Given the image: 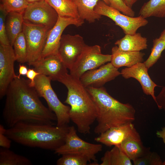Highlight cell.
<instances>
[{
    "instance_id": "obj_26",
    "label": "cell",
    "mask_w": 165,
    "mask_h": 165,
    "mask_svg": "<svg viewBox=\"0 0 165 165\" xmlns=\"http://www.w3.org/2000/svg\"><path fill=\"white\" fill-rule=\"evenodd\" d=\"M31 161L26 157L20 155L9 148H2L0 150V165H31Z\"/></svg>"
},
{
    "instance_id": "obj_9",
    "label": "cell",
    "mask_w": 165,
    "mask_h": 165,
    "mask_svg": "<svg viewBox=\"0 0 165 165\" xmlns=\"http://www.w3.org/2000/svg\"><path fill=\"white\" fill-rule=\"evenodd\" d=\"M50 30L43 26L24 22L22 31L27 43V63L29 65L40 59Z\"/></svg>"
},
{
    "instance_id": "obj_32",
    "label": "cell",
    "mask_w": 165,
    "mask_h": 165,
    "mask_svg": "<svg viewBox=\"0 0 165 165\" xmlns=\"http://www.w3.org/2000/svg\"><path fill=\"white\" fill-rule=\"evenodd\" d=\"M8 13L5 10L0 8V45H10L6 27V19Z\"/></svg>"
},
{
    "instance_id": "obj_27",
    "label": "cell",
    "mask_w": 165,
    "mask_h": 165,
    "mask_svg": "<svg viewBox=\"0 0 165 165\" xmlns=\"http://www.w3.org/2000/svg\"><path fill=\"white\" fill-rule=\"evenodd\" d=\"M13 47L16 61L20 64L27 62V47L25 36L23 31L16 37Z\"/></svg>"
},
{
    "instance_id": "obj_36",
    "label": "cell",
    "mask_w": 165,
    "mask_h": 165,
    "mask_svg": "<svg viewBox=\"0 0 165 165\" xmlns=\"http://www.w3.org/2000/svg\"><path fill=\"white\" fill-rule=\"evenodd\" d=\"M39 74H40L35 71L34 68L28 69L26 75L30 81V84L31 86L34 87L35 79L36 77Z\"/></svg>"
},
{
    "instance_id": "obj_11",
    "label": "cell",
    "mask_w": 165,
    "mask_h": 165,
    "mask_svg": "<svg viewBox=\"0 0 165 165\" xmlns=\"http://www.w3.org/2000/svg\"><path fill=\"white\" fill-rule=\"evenodd\" d=\"M86 45L82 37L79 34L62 35L57 54L67 68L70 70Z\"/></svg>"
},
{
    "instance_id": "obj_37",
    "label": "cell",
    "mask_w": 165,
    "mask_h": 165,
    "mask_svg": "<svg viewBox=\"0 0 165 165\" xmlns=\"http://www.w3.org/2000/svg\"><path fill=\"white\" fill-rule=\"evenodd\" d=\"M28 70L27 67L24 65L20 64L19 65V75H17L18 78L20 77L21 75H26L28 72Z\"/></svg>"
},
{
    "instance_id": "obj_31",
    "label": "cell",
    "mask_w": 165,
    "mask_h": 165,
    "mask_svg": "<svg viewBox=\"0 0 165 165\" xmlns=\"http://www.w3.org/2000/svg\"><path fill=\"white\" fill-rule=\"evenodd\" d=\"M134 165H163L160 156L155 152L150 151L144 156L133 161Z\"/></svg>"
},
{
    "instance_id": "obj_20",
    "label": "cell",
    "mask_w": 165,
    "mask_h": 165,
    "mask_svg": "<svg viewBox=\"0 0 165 165\" xmlns=\"http://www.w3.org/2000/svg\"><path fill=\"white\" fill-rule=\"evenodd\" d=\"M24 22L23 13L12 12L7 15L6 31L10 44L12 46L16 37L23 31Z\"/></svg>"
},
{
    "instance_id": "obj_16",
    "label": "cell",
    "mask_w": 165,
    "mask_h": 165,
    "mask_svg": "<svg viewBox=\"0 0 165 165\" xmlns=\"http://www.w3.org/2000/svg\"><path fill=\"white\" fill-rule=\"evenodd\" d=\"M40 74L49 77L51 80H59L68 73L67 68L57 54L38 60L29 65Z\"/></svg>"
},
{
    "instance_id": "obj_5",
    "label": "cell",
    "mask_w": 165,
    "mask_h": 165,
    "mask_svg": "<svg viewBox=\"0 0 165 165\" xmlns=\"http://www.w3.org/2000/svg\"><path fill=\"white\" fill-rule=\"evenodd\" d=\"M51 79L46 75L39 74L35 78L34 87L40 97L46 101L49 108L57 117V125H68L70 120V107L62 103L59 99L51 84Z\"/></svg>"
},
{
    "instance_id": "obj_13",
    "label": "cell",
    "mask_w": 165,
    "mask_h": 165,
    "mask_svg": "<svg viewBox=\"0 0 165 165\" xmlns=\"http://www.w3.org/2000/svg\"><path fill=\"white\" fill-rule=\"evenodd\" d=\"M16 59L13 47L0 45V98L6 95L9 84L17 76L14 72Z\"/></svg>"
},
{
    "instance_id": "obj_17",
    "label": "cell",
    "mask_w": 165,
    "mask_h": 165,
    "mask_svg": "<svg viewBox=\"0 0 165 165\" xmlns=\"http://www.w3.org/2000/svg\"><path fill=\"white\" fill-rule=\"evenodd\" d=\"M148 70L144 63L140 62L131 67L122 69L121 75L126 79L132 78L137 80L140 84L144 93L151 96L155 102L154 89L158 85L151 79Z\"/></svg>"
},
{
    "instance_id": "obj_4",
    "label": "cell",
    "mask_w": 165,
    "mask_h": 165,
    "mask_svg": "<svg viewBox=\"0 0 165 165\" xmlns=\"http://www.w3.org/2000/svg\"><path fill=\"white\" fill-rule=\"evenodd\" d=\"M96 106L97 125L94 129L100 134L110 128L132 123L135 110L129 103H122L111 96L103 87H86Z\"/></svg>"
},
{
    "instance_id": "obj_30",
    "label": "cell",
    "mask_w": 165,
    "mask_h": 165,
    "mask_svg": "<svg viewBox=\"0 0 165 165\" xmlns=\"http://www.w3.org/2000/svg\"><path fill=\"white\" fill-rule=\"evenodd\" d=\"M0 8L8 13L16 12L23 13L29 4L26 0H1Z\"/></svg>"
},
{
    "instance_id": "obj_8",
    "label": "cell",
    "mask_w": 165,
    "mask_h": 165,
    "mask_svg": "<svg viewBox=\"0 0 165 165\" xmlns=\"http://www.w3.org/2000/svg\"><path fill=\"white\" fill-rule=\"evenodd\" d=\"M111 55L101 53L98 45L86 46L79 58L69 70L70 74L80 79L86 72L97 68L105 63L111 62Z\"/></svg>"
},
{
    "instance_id": "obj_6",
    "label": "cell",
    "mask_w": 165,
    "mask_h": 165,
    "mask_svg": "<svg viewBox=\"0 0 165 165\" xmlns=\"http://www.w3.org/2000/svg\"><path fill=\"white\" fill-rule=\"evenodd\" d=\"M94 11L98 15L112 19L122 28L125 34H134L139 28L145 26L148 23L146 18L141 16L135 17L126 15L102 1L97 3Z\"/></svg>"
},
{
    "instance_id": "obj_41",
    "label": "cell",
    "mask_w": 165,
    "mask_h": 165,
    "mask_svg": "<svg viewBox=\"0 0 165 165\" xmlns=\"http://www.w3.org/2000/svg\"><path fill=\"white\" fill-rule=\"evenodd\" d=\"M159 38L165 41V29L161 33Z\"/></svg>"
},
{
    "instance_id": "obj_21",
    "label": "cell",
    "mask_w": 165,
    "mask_h": 165,
    "mask_svg": "<svg viewBox=\"0 0 165 165\" xmlns=\"http://www.w3.org/2000/svg\"><path fill=\"white\" fill-rule=\"evenodd\" d=\"M77 6L79 15L81 19L85 20L89 23H94L99 20L101 16L96 13L94 8L97 3L102 1L109 5L108 0H73Z\"/></svg>"
},
{
    "instance_id": "obj_19",
    "label": "cell",
    "mask_w": 165,
    "mask_h": 165,
    "mask_svg": "<svg viewBox=\"0 0 165 165\" xmlns=\"http://www.w3.org/2000/svg\"><path fill=\"white\" fill-rule=\"evenodd\" d=\"M120 50L126 51H140L147 48V39L141 33L134 35L125 34L122 38L115 43Z\"/></svg>"
},
{
    "instance_id": "obj_38",
    "label": "cell",
    "mask_w": 165,
    "mask_h": 165,
    "mask_svg": "<svg viewBox=\"0 0 165 165\" xmlns=\"http://www.w3.org/2000/svg\"><path fill=\"white\" fill-rule=\"evenodd\" d=\"M156 134L158 138L162 139L163 142L165 144V126L162 128L161 130L157 131Z\"/></svg>"
},
{
    "instance_id": "obj_23",
    "label": "cell",
    "mask_w": 165,
    "mask_h": 165,
    "mask_svg": "<svg viewBox=\"0 0 165 165\" xmlns=\"http://www.w3.org/2000/svg\"><path fill=\"white\" fill-rule=\"evenodd\" d=\"M59 16L80 18L77 8L73 0H46Z\"/></svg>"
},
{
    "instance_id": "obj_42",
    "label": "cell",
    "mask_w": 165,
    "mask_h": 165,
    "mask_svg": "<svg viewBox=\"0 0 165 165\" xmlns=\"http://www.w3.org/2000/svg\"><path fill=\"white\" fill-rule=\"evenodd\" d=\"M163 165H165V160L163 162Z\"/></svg>"
},
{
    "instance_id": "obj_35",
    "label": "cell",
    "mask_w": 165,
    "mask_h": 165,
    "mask_svg": "<svg viewBox=\"0 0 165 165\" xmlns=\"http://www.w3.org/2000/svg\"><path fill=\"white\" fill-rule=\"evenodd\" d=\"M155 102L159 109L163 110L165 113V86L163 87L159 94L156 97Z\"/></svg>"
},
{
    "instance_id": "obj_29",
    "label": "cell",
    "mask_w": 165,
    "mask_h": 165,
    "mask_svg": "<svg viewBox=\"0 0 165 165\" xmlns=\"http://www.w3.org/2000/svg\"><path fill=\"white\" fill-rule=\"evenodd\" d=\"M57 161V165H86L91 162L86 157L75 154H67L61 155Z\"/></svg>"
},
{
    "instance_id": "obj_14",
    "label": "cell",
    "mask_w": 165,
    "mask_h": 165,
    "mask_svg": "<svg viewBox=\"0 0 165 165\" xmlns=\"http://www.w3.org/2000/svg\"><path fill=\"white\" fill-rule=\"evenodd\" d=\"M141 139L132 123L110 128L94 138L95 141L108 147L119 146L130 139Z\"/></svg>"
},
{
    "instance_id": "obj_33",
    "label": "cell",
    "mask_w": 165,
    "mask_h": 165,
    "mask_svg": "<svg viewBox=\"0 0 165 165\" xmlns=\"http://www.w3.org/2000/svg\"><path fill=\"white\" fill-rule=\"evenodd\" d=\"M109 5L117 9L123 14L134 17L135 13L132 9L126 5L122 0H108Z\"/></svg>"
},
{
    "instance_id": "obj_18",
    "label": "cell",
    "mask_w": 165,
    "mask_h": 165,
    "mask_svg": "<svg viewBox=\"0 0 165 165\" xmlns=\"http://www.w3.org/2000/svg\"><path fill=\"white\" fill-rule=\"evenodd\" d=\"M145 55V53L140 51L122 50L116 46L112 49L111 63L118 69L123 66L129 68L142 62Z\"/></svg>"
},
{
    "instance_id": "obj_39",
    "label": "cell",
    "mask_w": 165,
    "mask_h": 165,
    "mask_svg": "<svg viewBox=\"0 0 165 165\" xmlns=\"http://www.w3.org/2000/svg\"><path fill=\"white\" fill-rule=\"evenodd\" d=\"M123 2L128 7L132 8L134 4L138 0H122Z\"/></svg>"
},
{
    "instance_id": "obj_25",
    "label": "cell",
    "mask_w": 165,
    "mask_h": 165,
    "mask_svg": "<svg viewBox=\"0 0 165 165\" xmlns=\"http://www.w3.org/2000/svg\"><path fill=\"white\" fill-rule=\"evenodd\" d=\"M139 14L145 18L165 17V0H149L143 4Z\"/></svg>"
},
{
    "instance_id": "obj_2",
    "label": "cell",
    "mask_w": 165,
    "mask_h": 165,
    "mask_svg": "<svg viewBox=\"0 0 165 165\" xmlns=\"http://www.w3.org/2000/svg\"><path fill=\"white\" fill-rule=\"evenodd\" d=\"M69 126L20 122L6 130L12 141L23 145L53 150L65 143Z\"/></svg>"
},
{
    "instance_id": "obj_22",
    "label": "cell",
    "mask_w": 165,
    "mask_h": 165,
    "mask_svg": "<svg viewBox=\"0 0 165 165\" xmlns=\"http://www.w3.org/2000/svg\"><path fill=\"white\" fill-rule=\"evenodd\" d=\"M118 146L132 161L144 156L150 151L149 148L144 146L141 139L126 140Z\"/></svg>"
},
{
    "instance_id": "obj_7",
    "label": "cell",
    "mask_w": 165,
    "mask_h": 165,
    "mask_svg": "<svg viewBox=\"0 0 165 165\" xmlns=\"http://www.w3.org/2000/svg\"><path fill=\"white\" fill-rule=\"evenodd\" d=\"M102 146L99 144L87 142L78 135L73 126L69 127L64 144L54 151L55 154L62 155L67 154H75L87 157L90 160L97 162L96 155L102 150Z\"/></svg>"
},
{
    "instance_id": "obj_10",
    "label": "cell",
    "mask_w": 165,
    "mask_h": 165,
    "mask_svg": "<svg viewBox=\"0 0 165 165\" xmlns=\"http://www.w3.org/2000/svg\"><path fill=\"white\" fill-rule=\"evenodd\" d=\"M24 22L50 30L56 24L59 16L46 0L29 4L23 13Z\"/></svg>"
},
{
    "instance_id": "obj_1",
    "label": "cell",
    "mask_w": 165,
    "mask_h": 165,
    "mask_svg": "<svg viewBox=\"0 0 165 165\" xmlns=\"http://www.w3.org/2000/svg\"><path fill=\"white\" fill-rule=\"evenodd\" d=\"M30 81L17 75L8 87L2 116L9 128L20 122L54 125L57 121L55 114L43 105Z\"/></svg>"
},
{
    "instance_id": "obj_3",
    "label": "cell",
    "mask_w": 165,
    "mask_h": 165,
    "mask_svg": "<svg viewBox=\"0 0 165 165\" xmlns=\"http://www.w3.org/2000/svg\"><path fill=\"white\" fill-rule=\"evenodd\" d=\"M59 82L65 86L68 90L64 102L70 106V120L75 124L79 132L89 133L91 125L97 119V110L86 88L79 79L68 73Z\"/></svg>"
},
{
    "instance_id": "obj_40",
    "label": "cell",
    "mask_w": 165,
    "mask_h": 165,
    "mask_svg": "<svg viewBox=\"0 0 165 165\" xmlns=\"http://www.w3.org/2000/svg\"><path fill=\"white\" fill-rule=\"evenodd\" d=\"M44 0H26V1L29 4Z\"/></svg>"
},
{
    "instance_id": "obj_28",
    "label": "cell",
    "mask_w": 165,
    "mask_h": 165,
    "mask_svg": "<svg viewBox=\"0 0 165 165\" xmlns=\"http://www.w3.org/2000/svg\"><path fill=\"white\" fill-rule=\"evenodd\" d=\"M164 50H165V40L159 37L153 40L150 54L143 62L148 69L157 62Z\"/></svg>"
},
{
    "instance_id": "obj_24",
    "label": "cell",
    "mask_w": 165,
    "mask_h": 165,
    "mask_svg": "<svg viewBox=\"0 0 165 165\" xmlns=\"http://www.w3.org/2000/svg\"><path fill=\"white\" fill-rule=\"evenodd\" d=\"M100 165H132L131 160L118 146H114L110 151L105 152L101 158Z\"/></svg>"
},
{
    "instance_id": "obj_15",
    "label": "cell",
    "mask_w": 165,
    "mask_h": 165,
    "mask_svg": "<svg viewBox=\"0 0 165 165\" xmlns=\"http://www.w3.org/2000/svg\"><path fill=\"white\" fill-rule=\"evenodd\" d=\"M120 75L121 73L118 68L110 62L99 68L86 72L82 75L79 80L86 87L91 86L100 88Z\"/></svg>"
},
{
    "instance_id": "obj_12",
    "label": "cell",
    "mask_w": 165,
    "mask_h": 165,
    "mask_svg": "<svg viewBox=\"0 0 165 165\" xmlns=\"http://www.w3.org/2000/svg\"><path fill=\"white\" fill-rule=\"evenodd\" d=\"M84 23V20L81 18L75 19L59 16L56 24L48 33L46 43L40 60L57 54L62 33L67 26L73 25L78 27L81 26Z\"/></svg>"
},
{
    "instance_id": "obj_34",
    "label": "cell",
    "mask_w": 165,
    "mask_h": 165,
    "mask_svg": "<svg viewBox=\"0 0 165 165\" xmlns=\"http://www.w3.org/2000/svg\"><path fill=\"white\" fill-rule=\"evenodd\" d=\"M6 130L3 125H0V146L4 148L9 149L12 140L5 134Z\"/></svg>"
}]
</instances>
